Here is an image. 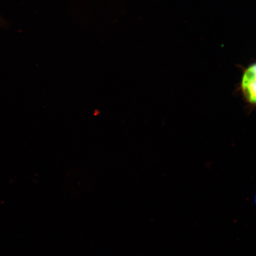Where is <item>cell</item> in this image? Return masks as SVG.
<instances>
[{"instance_id": "obj_2", "label": "cell", "mask_w": 256, "mask_h": 256, "mask_svg": "<svg viewBox=\"0 0 256 256\" xmlns=\"http://www.w3.org/2000/svg\"><path fill=\"white\" fill-rule=\"evenodd\" d=\"M254 203L255 206L256 207V191L255 194H254Z\"/></svg>"}, {"instance_id": "obj_1", "label": "cell", "mask_w": 256, "mask_h": 256, "mask_svg": "<svg viewBox=\"0 0 256 256\" xmlns=\"http://www.w3.org/2000/svg\"><path fill=\"white\" fill-rule=\"evenodd\" d=\"M238 90L245 104L256 108V62L243 67Z\"/></svg>"}]
</instances>
